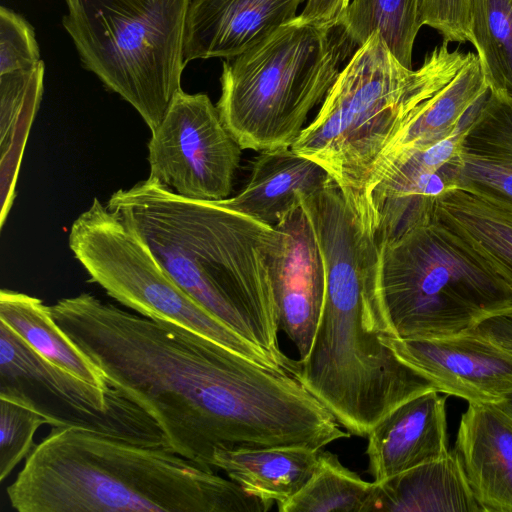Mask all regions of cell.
Returning a JSON list of instances; mask_svg holds the SVG:
<instances>
[{
    "label": "cell",
    "instance_id": "obj_31",
    "mask_svg": "<svg viewBox=\"0 0 512 512\" xmlns=\"http://www.w3.org/2000/svg\"><path fill=\"white\" fill-rule=\"evenodd\" d=\"M510 418H512V398L497 404Z\"/></svg>",
    "mask_w": 512,
    "mask_h": 512
},
{
    "label": "cell",
    "instance_id": "obj_12",
    "mask_svg": "<svg viewBox=\"0 0 512 512\" xmlns=\"http://www.w3.org/2000/svg\"><path fill=\"white\" fill-rule=\"evenodd\" d=\"M273 227L270 272L279 326L297 349L298 360H303L311 349L323 308L324 262L301 201Z\"/></svg>",
    "mask_w": 512,
    "mask_h": 512
},
{
    "label": "cell",
    "instance_id": "obj_1",
    "mask_svg": "<svg viewBox=\"0 0 512 512\" xmlns=\"http://www.w3.org/2000/svg\"><path fill=\"white\" fill-rule=\"evenodd\" d=\"M50 308L109 385L155 420L164 447L207 468L214 469L219 449L320 450L350 436L292 374L181 326L90 293L62 298Z\"/></svg>",
    "mask_w": 512,
    "mask_h": 512
},
{
    "label": "cell",
    "instance_id": "obj_3",
    "mask_svg": "<svg viewBox=\"0 0 512 512\" xmlns=\"http://www.w3.org/2000/svg\"><path fill=\"white\" fill-rule=\"evenodd\" d=\"M6 493L18 512H267L247 493L165 447L53 427Z\"/></svg>",
    "mask_w": 512,
    "mask_h": 512
},
{
    "label": "cell",
    "instance_id": "obj_16",
    "mask_svg": "<svg viewBox=\"0 0 512 512\" xmlns=\"http://www.w3.org/2000/svg\"><path fill=\"white\" fill-rule=\"evenodd\" d=\"M455 450L484 512H512V418L497 404L468 403Z\"/></svg>",
    "mask_w": 512,
    "mask_h": 512
},
{
    "label": "cell",
    "instance_id": "obj_25",
    "mask_svg": "<svg viewBox=\"0 0 512 512\" xmlns=\"http://www.w3.org/2000/svg\"><path fill=\"white\" fill-rule=\"evenodd\" d=\"M419 1L352 0L342 22L358 46L378 33L395 57L412 68L413 46L422 27Z\"/></svg>",
    "mask_w": 512,
    "mask_h": 512
},
{
    "label": "cell",
    "instance_id": "obj_28",
    "mask_svg": "<svg viewBox=\"0 0 512 512\" xmlns=\"http://www.w3.org/2000/svg\"><path fill=\"white\" fill-rule=\"evenodd\" d=\"M471 0H420L419 22L438 31L444 41L469 42Z\"/></svg>",
    "mask_w": 512,
    "mask_h": 512
},
{
    "label": "cell",
    "instance_id": "obj_2",
    "mask_svg": "<svg viewBox=\"0 0 512 512\" xmlns=\"http://www.w3.org/2000/svg\"><path fill=\"white\" fill-rule=\"evenodd\" d=\"M106 205L190 297L290 373L270 272L273 226L220 200L187 199L150 177Z\"/></svg>",
    "mask_w": 512,
    "mask_h": 512
},
{
    "label": "cell",
    "instance_id": "obj_13",
    "mask_svg": "<svg viewBox=\"0 0 512 512\" xmlns=\"http://www.w3.org/2000/svg\"><path fill=\"white\" fill-rule=\"evenodd\" d=\"M450 189L512 212V97L489 89L460 134Z\"/></svg>",
    "mask_w": 512,
    "mask_h": 512
},
{
    "label": "cell",
    "instance_id": "obj_5",
    "mask_svg": "<svg viewBox=\"0 0 512 512\" xmlns=\"http://www.w3.org/2000/svg\"><path fill=\"white\" fill-rule=\"evenodd\" d=\"M374 305L384 335L432 339L512 313V290L469 244L436 220L376 242Z\"/></svg>",
    "mask_w": 512,
    "mask_h": 512
},
{
    "label": "cell",
    "instance_id": "obj_7",
    "mask_svg": "<svg viewBox=\"0 0 512 512\" xmlns=\"http://www.w3.org/2000/svg\"><path fill=\"white\" fill-rule=\"evenodd\" d=\"M84 67L154 132L181 88L190 0H65Z\"/></svg>",
    "mask_w": 512,
    "mask_h": 512
},
{
    "label": "cell",
    "instance_id": "obj_30",
    "mask_svg": "<svg viewBox=\"0 0 512 512\" xmlns=\"http://www.w3.org/2000/svg\"><path fill=\"white\" fill-rule=\"evenodd\" d=\"M469 330L512 354V313L491 316Z\"/></svg>",
    "mask_w": 512,
    "mask_h": 512
},
{
    "label": "cell",
    "instance_id": "obj_27",
    "mask_svg": "<svg viewBox=\"0 0 512 512\" xmlns=\"http://www.w3.org/2000/svg\"><path fill=\"white\" fill-rule=\"evenodd\" d=\"M40 61L32 26L19 14L0 8V75L28 69Z\"/></svg>",
    "mask_w": 512,
    "mask_h": 512
},
{
    "label": "cell",
    "instance_id": "obj_8",
    "mask_svg": "<svg viewBox=\"0 0 512 512\" xmlns=\"http://www.w3.org/2000/svg\"><path fill=\"white\" fill-rule=\"evenodd\" d=\"M68 243L90 280L123 306L209 338L262 366L287 372L190 297L144 242L98 198L75 219Z\"/></svg>",
    "mask_w": 512,
    "mask_h": 512
},
{
    "label": "cell",
    "instance_id": "obj_15",
    "mask_svg": "<svg viewBox=\"0 0 512 512\" xmlns=\"http://www.w3.org/2000/svg\"><path fill=\"white\" fill-rule=\"evenodd\" d=\"M368 471L375 482L445 456V398L437 390L419 394L386 414L367 435Z\"/></svg>",
    "mask_w": 512,
    "mask_h": 512
},
{
    "label": "cell",
    "instance_id": "obj_21",
    "mask_svg": "<svg viewBox=\"0 0 512 512\" xmlns=\"http://www.w3.org/2000/svg\"><path fill=\"white\" fill-rule=\"evenodd\" d=\"M433 220L460 236L512 290V212L450 189L436 199Z\"/></svg>",
    "mask_w": 512,
    "mask_h": 512
},
{
    "label": "cell",
    "instance_id": "obj_23",
    "mask_svg": "<svg viewBox=\"0 0 512 512\" xmlns=\"http://www.w3.org/2000/svg\"><path fill=\"white\" fill-rule=\"evenodd\" d=\"M376 483L364 481L345 467L336 454L321 450L317 467L306 484L277 503L280 512H371Z\"/></svg>",
    "mask_w": 512,
    "mask_h": 512
},
{
    "label": "cell",
    "instance_id": "obj_9",
    "mask_svg": "<svg viewBox=\"0 0 512 512\" xmlns=\"http://www.w3.org/2000/svg\"><path fill=\"white\" fill-rule=\"evenodd\" d=\"M0 396L27 404L52 427L165 446L161 428L137 404L112 386L93 385L51 363L1 320Z\"/></svg>",
    "mask_w": 512,
    "mask_h": 512
},
{
    "label": "cell",
    "instance_id": "obj_24",
    "mask_svg": "<svg viewBox=\"0 0 512 512\" xmlns=\"http://www.w3.org/2000/svg\"><path fill=\"white\" fill-rule=\"evenodd\" d=\"M469 42L488 88L512 97V0H471Z\"/></svg>",
    "mask_w": 512,
    "mask_h": 512
},
{
    "label": "cell",
    "instance_id": "obj_4",
    "mask_svg": "<svg viewBox=\"0 0 512 512\" xmlns=\"http://www.w3.org/2000/svg\"><path fill=\"white\" fill-rule=\"evenodd\" d=\"M435 47L416 70L383 38L358 46L328 91L315 119L291 148L323 166L365 223H375L368 193L386 153L421 105L443 88L472 53Z\"/></svg>",
    "mask_w": 512,
    "mask_h": 512
},
{
    "label": "cell",
    "instance_id": "obj_29",
    "mask_svg": "<svg viewBox=\"0 0 512 512\" xmlns=\"http://www.w3.org/2000/svg\"><path fill=\"white\" fill-rule=\"evenodd\" d=\"M351 0H307L298 19L313 25L341 23Z\"/></svg>",
    "mask_w": 512,
    "mask_h": 512
},
{
    "label": "cell",
    "instance_id": "obj_10",
    "mask_svg": "<svg viewBox=\"0 0 512 512\" xmlns=\"http://www.w3.org/2000/svg\"><path fill=\"white\" fill-rule=\"evenodd\" d=\"M241 149L206 94L180 90L148 142V177L187 199L223 200Z\"/></svg>",
    "mask_w": 512,
    "mask_h": 512
},
{
    "label": "cell",
    "instance_id": "obj_14",
    "mask_svg": "<svg viewBox=\"0 0 512 512\" xmlns=\"http://www.w3.org/2000/svg\"><path fill=\"white\" fill-rule=\"evenodd\" d=\"M305 0H190L184 62L233 58L294 19Z\"/></svg>",
    "mask_w": 512,
    "mask_h": 512
},
{
    "label": "cell",
    "instance_id": "obj_20",
    "mask_svg": "<svg viewBox=\"0 0 512 512\" xmlns=\"http://www.w3.org/2000/svg\"><path fill=\"white\" fill-rule=\"evenodd\" d=\"M488 89L478 57L472 53L453 79L421 105L393 142L376 175L399 152L431 146L459 129Z\"/></svg>",
    "mask_w": 512,
    "mask_h": 512
},
{
    "label": "cell",
    "instance_id": "obj_26",
    "mask_svg": "<svg viewBox=\"0 0 512 512\" xmlns=\"http://www.w3.org/2000/svg\"><path fill=\"white\" fill-rule=\"evenodd\" d=\"M47 424L33 408L0 396V481L3 482L34 448L37 429Z\"/></svg>",
    "mask_w": 512,
    "mask_h": 512
},
{
    "label": "cell",
    "instance_id": "obj_6",
    "mask_svg": "<svg viewBox=\"0 0 512 512\" xmlns=\"http://www.w3.org/2000/svg\"><path fill=\"white\" fill-rule=\"evenodd\" d=\"M357 45L343 22L313 25L296 16L227 59L216 107L240 147L257 152L290 148Z\"/></svg>",
    "mask_w": 512,
    "mask_h": 512
},
{
    "label": "cell",
    "instance_id": "obj_22",
    "mask_svg": "<svg viewBox=\"0 0 512 512\" xmlns=\"http://www.w3.org/2000/svg\"><path fill=\"white\" fill-rule=\"evenodd\" d=\"M0 320L51 363L93 385L110 387L102 371L61 329L50 306L45 305L41 299L2 289Z\"/></svg>",
    "mask_w": 512,
    "mask_h": 512
},
{
    "label": "cell",
    "instance_id": "obj_11",
    "mask_svg": "<svg viewBox=\"0 0 512 512\" xmlns=\"http://www.w3.org/2000/svg\"><path fill=\"white\" fill-rule=\"evenodd\" d=\"M380 340L438 392L468 403L498 404L512 398V354L471 330L443 338L381 335Z\"/></svg>",
    "mask_w": 512,
    "mask_h": 512
},
{
    "label": "cell",
    "instance_id": "obj_19",
    "mask_svg": "<svg viewBox=\"0 0 512 512\" xmlns=\"http://www.w3.org/2000/svg\"><path fill=\"white\" fill-rule=\"evenodd\" d=\"M321 450L303 445L219 449L212 466L224 471L247 493L280 503L310 479Z\"/></svg>",
    "mask_w": 512,
    "mask_h": 512
},
{
    "label": "cell",
    "instance_id": "obj_17",
    "mask_svg": "<svg viewBox=\"0 0 512 512\" xmlns=\"http://www.w3.org/2000/svg\"><path fill=\"white\" fill-rule=\"evenodd\" d=\"M328 171L291 147L263 151L254 159L249 179L235 196L220 202L263 224L274 226L300 204V196L312 194L330 180Z\"/></svg>",
    "mask_w": 512,
    "mask_h": 512
},
{
    "label": "cell",
    "instance_id": "obj_18",
    "mask_svg": "<svg viewBox=\"0 0 512 512\" xmlns=\"http://www.w3.org/2000/svg\"><path fill=\"white\" fill-rule=\"evenodd\" d=\"M375 482V481H374ZM373 511L480 512L454 449L437 460L375 482Z\"/></svg>",
    "mask_w": 512,
    "mask_h": 512
}]
</instances>
